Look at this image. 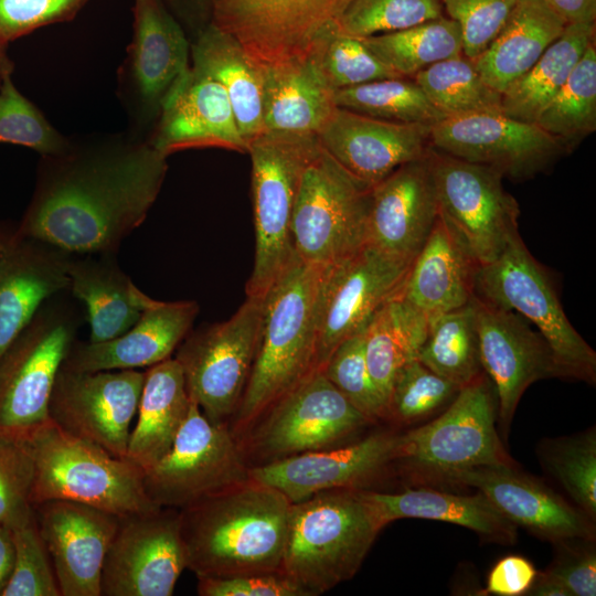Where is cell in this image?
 <instances>
[{
	"label": "cell",
	"mask_w": 596,
	"mask_h": 596,
	"mask_svg": "<svg viewBox=\"0 0 596 596\" xmlns=\"http://www.w3.org/2000/svg\"><path fill=\"white\" fill-rule=\"evenodd\" d=\"M471 302L481 368L493 386L500 424L508 427L525 390L560 373L549 344L524 318L475 294Z\"/></svg>",
	"instance_id": "obj_21"
},
{
	"label": "cell",
	"mask_w": 596,
	"mask_h": 596,
	"mask_svg": "<svg viewBox=\"0 0 596 596\" xmlns=\"http://www.w3.org/2000/svg\"><path fill=\"white\" fill-rule=\"evenodd\" d=\"M190 404L183 372L174 358L148 368L127 459L145 472L156 465L172 447Z\"/></svg>",
	"instance_id": "obj_34"
},
{
	"label": "cell",
	"mask_w": 596,
	"mask_h": 596,
	"mask_svg": "<svg viewBox=\"0 0 596 596\" xmlns=\"http://www.w3.org/2000/svg\"><path fill=\"white\" fill-rule=\"evenodd\" d=\"M87 0H0V40L9 44L34 30L76 17Z\"/></svg>",
	"instance_id": "obj_53"
},
{
	"label": "cell",
	"mask_w": 596,
	"mask_h": 596,
	"mask_svg": "<svg viewBox=\"0 0 596 596\" xmlns=\"http://www.w3.org/2000/svg\"><path fill=\"white\" fill-rule=\"evenodd\" d=\"M592 541L567 539L554 542L556 554L542 573L562 585L568 596L596 595V553Z\"/></svg>",
	"instance_id": "obj_54"
},
{
	"label": "cell",
	"mask_w": 596,
	"mask_h": 596,
	"mask_svg": "<svg viewBox=\"0 0 596 596\" xmlns=\"http://www.w3.org/2000/svg\"><path fill=\"white\" fill-rule=\"evenodd\" d=\"M185 568L179 510L123 517L105 556L100 596H171Z\"/></svg>",
	"instance_id": "obj_18"
},
{
	"label": "cell",
	"mask_w": 596,
	"mask_h": 596,
	"mask_svg": "<svg viewBox=\"0 0 596 596\" xmlns=\"http://www.w3.org/2000/svg\"><path fill=\"white\" fill-rule=\"evenodd\" d=\"M192 65L225 89L240 132L248 143L264 131L263 70L230 33L210 22L191 43Z\"/></svg>",
	"instance_id": "obj_35"
},
{
	"label": "cell",
	"mask_w": 596,
	"mask_h": 596,
	"mask_svg": "<svg viewBox=\"0 0 596 596\" xmlns=\"http://www.w3.org/2000/svg\"><path fill=\"white\" fill-rule=\"evenodd\" d=\"M417 360L460 387L483 372L471 299L460 308L428 318L427 334Z\"/></svg>",
	"instance_id": "obj_40"
},
{
	"label": "cell",
	"mask_w": 596,
	"mask_h": 596,
	"mask_svg": "<svg viewBox=\"0 0 596 596\" xmlns=\"http://www.w3.org/2000/svg\"><path fill=\"white\" fill-rule=\"evenodd\" d=\"M359 490H327L290 504L281 570L308 596L351 579L383 529Z\"/></svg>",
	"instance_id": "obj_4"
},
{
	"label": "cell",
	"mask_w": 596,
	"mask_h": 596,
	"mask_svg": "<svg viewBox=\"0 0 596 596\" xmlns=\"http://www.w3.org/2000/svg\"><path fill=\"white\" fill-rule=\"evenodd\" d=\"M147 140L167 157L206 147L248 150L225 89L193 65L168 94Z\"/></svg>",
	"instance_id": "obj_26"
},
{
	"label": "cell",
	"mask_w": 596,
	"mask_h": 596,
	"mask_svg": "<svg viewBox=\"0 0 596 596\" xmlns=\"http://www.w3.org/2000/svg\"><path fill=\"white\" fill-rule=\"evenodd\" d=\"M34 460L31 502L68 500L119 518L158 509L145 488V471L126 458L76 437L52 421L29 437Z\"/></svg>",
	"instance_id": "obj_5"
},
{
	"label": "cell",
	"mask_w": 596,
	"mask_h": 596,
	"mask_svg": "<svg viewBox=\"0 0 596 596\" xmlns=\"http://www.w3.org/2000/svg\"><path fill=\"white\" fill-rule=\"evenodd\" d=\"M460 386L433 372L417 359L397 373L387 403V416L413 422L451 401Z\"/></svg>",
	"instance_id": "obj_51"
},
{
	"label": "cell",
	"mask_w": 596,
	"mask_h": 596,
	"mask_svg": "<svg viewBox=\"0 0 596 596\" xmlns=\"http://www.w3.org/2000/svg\"><path fill=\"white\" fill-rule=\"evenodd\" d=\"M476 268L438 216L398 296L428 318L460 308L473 296Z\"/></svg>",
	"instance_id": "obj_30"
},
{
	"label": "cell",
	"mask_w": 596,
	"mask_h": 596,
	"mask_svg": "<svg viewBox=\"0 0 596 596\" xmlns=\"http://www.w3.org/2000/svg\"><path fill=\"white\" fill-rule=\"evenodd\" d=\"M535 124L568 153L596 129V46L590 43Z\"/></svg>",
	"instance_id": "obj_41"
},
{
	"label": "cell",
	"mask_w": 596,
	"mask_h": 596,
	"mask_svg": "<svg viewBox=\"0 0 596 596\" xmlns=\"http://www.w3.org/2000/svg\"><path fill=\"white\" fill-rule=\"evenodd\" d=\"M34 513L61 596H100L102 570L119 517L68 500L41 502Z\"/></svg>",
	"instance_id": "obj_23"
},
{
	"label": "cell",
	"mask_w": 596,
	"mask_h": 596,
	"mask_svg": "<svg viewBox=\"0 0 596 596\" xmlns=\"http://www.w3.org/2000/svg\"><path fill=\"white\" fill-rule=\"evenodd\" d=\"M317 136L324 151L370 185L404 163L425 158L432 147L430 126L382 120L341 107Z\"/></svg>",
	"instance_id": "obj_25"
},
{
	"label": "cell",
	"mask_w": 596,
	"mask_h": 596,
	"mask_svg": "<svg viewBox=\"0 0 596 596\" xmlns=\"http://www.w3.org/2000/svg\"><path fill=\"white\" fill-rule=\"evenodd\" d=\"M309 60L332 91L402 77L382 63L361 38L341 31L334 33Z\"/></svg>",
	"instance_id": "obj_47"
},
{
	"label": "cell",
	"mask_w": 596,
	"mask_h": 596,
	"mask_svg": "<svg viewBox=\"0 0 596 596\" xmlns=\"http://www.w3.org/2000/svg\"><path fill=\"white\" fill-rule=\"evenodd\" d=\"M263 297L246 300L227 320L189 332L174 359L188 394L209 421L227 424L240 405L256 356Z\"/></svg>",
	"instance_id": "obj_13"
},
{
	"label": "cell",
	"mask_w": 596,
	"mask_h": 596,
	"mask_svg": "<svg viewBox=\"0 0 596 596\" xmlns=\"http://www.w3.org/2000/svg\"><path fill=\"white\" fill-rule=\"evenodd\" d=\"M72 254L14 232L0 236V359L45 300L68 290Z\"/></svg>",
	"instance_id": "obj_28"
},
{
	"label": "cell",
	"mask_w": 596,
	"mask_h": 596,
	"mask_svg": "<svg viewBox=\"0 0 596 596\" xmlns=\"http://www.w3.org/2000/svg\"><path fill=\"white\" fill-rule=\"evenodd\" d=\"M370 423L322 371L315 370L272 404L237 440L242 453L246 450L263 465L339 446Z\"/></svg>",
	"instance_id": "obj_11"
},
{
	"label": "cell",
	"mask_w": 596,
	"mask_h": 596,
	"mask_svg": "<svg viewBox=\"0 0 596 596\" xmlns=\"http://www.w3.org/2000/svg\"><path fill=\"white\" fill-rule=\"evenodd\" d=\"M33 479L29 438L0 434V524L12 529L33 518Z\"/></svg>",
	"instance_id": "obj_49"
},
{
	"label": "cell",
	"mask_w": 596,
	"mask_h": 596,
	"mask_svg": "<svg viewBox=\"0 0 596 596\" xmlns=\"http://www.w3.org/2000/svg\"><path fill=\"white\" fill-rule=\"evenodd\" d=\"M0 143L23 146L42 156H52L66 150L71 140L18 91L10 75L0 84Z\"/></svg>",
	"instance_id": "obj_46"
},
{
	"label": "cell",
	"mask_w": 596,
	"mask_h": 596,
	"mask_svg": "<svg viewBox=\"0 0 596 596\" xmlns=\"http://www.w3.org/2000/svg\"><path fill=\"white\" fill-rule=\"evenodd\" d=\"M291 502L249 477L179 510L187 568L196 577L279 572Z\"/></svg>",
	"instance_id": "obj_2"
},
{
	"label": "cell",
	"mask_w": 596,
	"mask_h": 596,
	"mask_svg": "<svg viewBox=\"0 0 596 596\" xmlns=\"http://www.w3.org/2000/svg\"><path fill=\"white\" fill-rule=\"evenodd\" d=\"M438 217V202L428 160L395 169L372 187L366 244L413 262Z\"/></svg>",
	"instance_id": "obj_27"
},
{
	"label": "cell",
	"mask_w": 596,
	"mask_h": 596,
	"mask_svg": "<svg viewBox=\"0 0 596 596\" xmlns=\"http://www.w3.org/2000/svg\"><path fill=\"white\" fill-rule=\"evenodd\" d=\"M473 294L533 324L549 344L560 377L595 383L596 352L567 319L546 270L520 234L494 260L477 266Z\"/></svg>",
	"instance_id": "obj_7"
},
{
	"label": "cell",
	"mask_w": 596,
	"mask_h": 596,
	"mask_svg": "<svg viewBox=\"0 0 596 596\" xmlns=\"http://www.w3.org/2000/svg\"><path fill=\"white\" fill-rule=\"evenodd\" d=\"M565 26L545 0H518L494 40L471 62L487 84L502 94L535 64Z\"/></svg>",
	"instance_id": "obj_33"
},
{
	"label": "cell",
	"mask_w": 596,
	"mask_h": 596,
	"mask_svg": "<svg viewBox=\"0 0 596 596\" xmlns=\"http://www.w3.org/2000/svg\"><path fill=\"white\" fill-rule=\"evenodd\" d=\"M552 10L565 22L595 23L596 0H545Z\"/></svg>",
	"instance_id": "obj_58"
},
{
	"label": "cell",
	"mask_w": 596,
	"mask_h": 596,
	"mask_svg": "<svg viewBox=\"0 0 596 596\" xmlns=\"http://www.w3.org/2000/svg\"><path fill=\"white\" fill-rule=\"evenodd\" d=\"M249 466L227 424L212 423L191 400L170 450L145 472L159 508L180 510L249 479Z\"/></svg>",
	"instance_id": "obj_15"
},
{
	"label": "cell",
	"mask_w": 596,
	"mask_h": 596,
	"mask_svg": "<svg viewBox=\"0 0 596 596\" xmlns=\"http://www.w3.org/2000/svg\"><path fill=\"white\" fill-rule=\"evenodd\" d=\"M411 264L366 244L328 267L316 370H321L336 347L362 330L375 311L400 291Z\"/></svg>",
	"instance_id": "obj_20"
},
{
	"label": "cell",
	"mask_w": 596,
	"mask_h": 596,
	"mask_svg": "<svg viewBox=\"0 0 596 596\" xmlns=\"http://www.w3.org/2000/svg\"><path fill=\"white\" fill-rule=\"evenodd\" d=\"M366 47L402 77L462 55L459 24L444 15L395 32L361 38Z\"/></svg>",
	"instance_id": "obj_39"
},
{
	"label": "cell",
	"mask_w": 596,
	"mask_h": 596,
	"mask_svg": "<svg viewBox=\"0 0 596 596\" xmlns=\"http://www.w3.org/2000/svg\"><path fill=\"white\" fill-rule=\"evenodd\" d=\"M143 381L139 370L77 372L62 366L50 398V418L68 434L127 459Z\"/></svg>",
	"instance_id": "obj_17"
},
{
	"label": "cell",
	"mask_w": 596,
	"mask_h": 596,
	"mask_svg": "<svg viewBox=\"0 0 596 596\" xmlns=\"http://www.w3.org/2000/svg\"><path fill=\"white\" fill-rule=\"evenodd\" d=\"M8 44L0 40V84L7 77L12 75L14 64L7 52Z\"/></svg>",
	"instance_id": "obj_60"
},
{
	"label": "cell",
	"mask_w": 596,
	"mask_h": 596,
	"mask_svg": "<svg viewBox=\"0 0 596 596\" xmlns=\"http://www.w3.org/2000/svg\"><path fill=\"white\" fill-rule=\"evenodd\" d=\"M14 561V546L11 530L0 524V595L11 576Z\"/></svg>",
	"instance_id": "obj_59"
},
{
	"label": "cell",
	"mask_w": 596,
	"mask_h": 596,
	"mask_svg": "<svg viewBox=\"0 0 596 596\" xmlns=\"http://www.w3.org/2000/svg\"><path fill=\"white\" fill-rule=\"evenodd\" d=\"M316 134L263 131L248 142L255 257L246 296L264 297L295 257L291 217L302 174L319 153Z\"/></svg>",
	"instance_id": "obj_6"
},
{
	"label": "cell",
	"mask_w": 596,
	"mask_h": 596,
	"mask_svg": "<svg viewBox=\"0 0 596 596\" xmlns=\"http://www.w3.org/2000/svg\"><path fill=\"white\" fill-rule=\"evenodd\" d=\"M364 328L338 344L320 371L372 423L387 417V408L368 370Z\"/></svg>",
	"instance_id": "obj_45"
},
{
	"label": "cell",
	"mask_w": 596,
	"mask_h": 596,
	"mask_svg": "<svg viewBox=\"0 0 596 596\" xmlns=\"http://www.w3.org/2000/svg\"><path fill=\"white\" fill-rule=\"evenodd\" d=\"M110 255L72 257L68 267V290L86 308L91 342L123 334L152 299L134 285Z\"/></svg>",
	"instance_id": "obj_31"
},
{
	"label": "cell",
	"mask_w": 596,
	"mask_h": 596,
	"mask_svg": "<svg viewBox=\"0 0 596 596\" xmlns=\"http://www.w3.org/2000/svg\"><path fill=\"white\" fill-rule=\"evenodd\" d=\"M167 170V156L131 134L71 141L42 156L14 233L72 255L114 254L146 220Z\"/></svg>",
	"instance_id": "obj_1"
},
{
	"label": "cell",
	"mask_w": 596,
	"mask_h": 596,
	"mask_svg": "<svg viewBox=\"0 0 596 596\" xmlns=\"http://www.w3.org/2000/svg\"><path fill=\"white\" fill-rule=\"evenodd\" d=\"M449 18L461 31L462 54L479 56L494 40L518 0H441Z\"/></svg>",
	"instance_id": "obj_52"
},
{
	"label": "cell",
	"mask_w": 596,
	"mask_h": 596,
	"mask_svg": "<svg viewBox=\"0 0 596 596\" xmlns=\"http://www.w3.org/2000/svg\"><path fill=\"white\" fill-rule=\"evenodd\" d=\"M372 187L321 147L302 174L292 211L296 256L329 267L366 245Z\"/></svg>",
	"instance_id": "obj_9"
},
{
	"label": "cell",
	"mask_w": 596,
	"mask_h": 596,
	"mask_svg": "<svg viewBox=\"0 0 596 596\" xmlns=\"http://www.w3.org/2000/svg\"><path fill=\"white\" fill-rule=\"evenodd\" d=\"M262 70L264 131L317 135L337 106L334 91L323 82L313 62L289 61Z\"/></svg>",
	"instance_id": "obj_36"
},
{
	"label": "cell",
	"mask_w": 596,
	"mask_h": 596,
	"mask_svg": "<svg viewBox=\"0 0 596 596\" xmlns=\"http://www.w3.org/2000/svg\"><path fill=\"white\" fill-rule=\"evenodd\" d=\"M162 2L180 23L182 20H194L201 31L211 22L213 0H162Z\"/></svg>",
	"instance_id": "obj_57"
},
{
	"label": "cell",
	"mask_w": 596,
	"mask_h": 596,
	"mask_svg": "<svg viewBox=\"0 0 596 596\" xmlns=\"http://www.w3.org/2000/svg\"><path fill=\"white\" fill-rule=\"evenodd\" d=\"M593 42L595 23L566 24L535 64L501 94V111L517 120L535 123Z\"/></svg>",
	"instance_id": "obj_38"
},
{
	"label": "cell",
	"mask_w": 596,
	"mask_h": 596,
	"mask_svg": "<svg viewBox=\"0 0 596 596\" xmlns=\"http://www.w3.org/2000/svg\"><path fill=\"white\" fill-rule=\"evenodd\" d=\"M534 565L521 555L499 560L487 577V594L497 596L526 595L538 576Z\"/></svg>",
	"instance_id": "obj_56"
},
{
	"label": "cell",
	"mask_w": 596,
	"mask_h": 596,
	"mask_svg": "<svg viewBox=\"0 0 596 596\" xmlns=\"http://www.w3.org/2000/svg\"><path fill=\"white\" fill-rule=\"evenodd\" d=\"M351 0H213L211 22L257 64L311 58L339 31Z\"/></svg>",
	"instance_id": "obj_14"
},
{
	"label": "cell",
	"mask_w": 596,
	"mask_h": 596,
	"mask_svg": "<svg viewBox=\"0 0 596 596\" xmlns=\"http://www.w3.org/2000/svg\"><path fill=\"white\" fill-rule=\"evenodd\" d=\"M443 15L439 0H351L339 31L356 38L400 31Z\"/></svg>",
	"instance_id": "obj_48"
},
{
	"label": "cell",
	"mask_w": 596,
	"mask_h": 596,
	"mask_svg": "<svg viewBox=\"0 0 596 596\" xmlns=\"http://www.w3.org/2000/svg\"><path fill=\"white\" fill-rule=\"evenodd\" d=\"M327 270L295 255L264 295L256 356L232 417L235 437L316 370Z\"/></svg>",
	"instance_id": "obj_3"
},
{
	"label": "cell",
	"mask_w": 596,
	"mask_h": 596,
	"mask_svg": "<svg viewBox=\"0 0 596 596\" xmlns=\"http://www.w3.org/2000/svg\"><path fill=\"white\" fill-rule=\"evenodd\" d=\"M198 312L195 301L151 299L123 334L102 342H74L62 366L77 372L150 368L171 358Z\"/></svg>",
	"instance_id": "obj_29"
},
{
	"label": "cell",
	"mask_w": 596,
	"mask_h": 596,
	"mask_svg": "<svg viewBox=\"0 0 596 596\" xmlns=\"http://www.w3.org/2000/svg\"><path fill=\"white\" fill-rule=\"evenodd\" d=\"M440 479L476 488L514 525L541 539L553 543L594 540L592 519L512 465L478 466L448 472Z\"/></svg>",
	"instance_id": "obj_24"
},
{
	"label": "cell",
	"mask_w": 596,
	"mask_h": 596,
	"mask_svg": "<svg viewBox=\"0 0 596 596\" xmlns=\"http://www.w3.org/2000/svg\"><path fill=\"white\" fill-rule=\"evenodd\" d=\"M428 329V317L398 296L383 304L364 328L369 373L386 408L398 371L417 359Z\"/></svg>",
	"instance_id": "obj_37"
},
{
	"label": "cell",
	"mask_w": 596,
	"mask_h": 596,
	"mask_svg": "<svg viewBox=\"0 0 596 596\" xmlns=\"http://www.w3.org/2000/svg\"><path fill=\"white\" fill-rule=\"evenodd\" d=\"M62 292L43 302L0 359V434L29 437L51 421L53 386L79 326Z\"/></svg>",
	"instance_id": "obj_8"
},
{
	"label": "cell",
	"mask_w": 596,
	"mask_h": 596,
	"mask_svg": "<svg viewBox=\"0 0 596 596\" xmlns=\"http://www.w3.org/2000/svg\"><path fill=\"white\" fill-rule=\"evenodd\" d=\"M428 160L438 216L477 266L494 260L519 234L520 207L504 189L503 175L433 147Z\"/></svg>",
	"instance_id": "obj_10"
},
{
	"label": "cell",
	"mask_w": 596,
	"mask_h": 596,
	"mask_svg": "<svg viewBox=\"0 0 596 596\" xmlns=\"http://www.w3.org/2000/svg\"><path fill=\"white\" fill-rule=\"evenodd\" d=\"M413 79L445 117L501 111L502 95L487 84L464 54L437 62Z\"/></svg>",
	"instance_id": "obj_42"
},
{
	"label": "cell",
	"mask_w": 596,
	"mask_h": 596,
	"mask_svg": "<svg viewBox=\"0 0 596 596\" xmlns=\"http://www.w3.org/2000/svg\"><path fill=\"white\" fill-rule=\"evenodd\" d=\"M337 107L373 118L434 126L446 118L427 99L414 79L385 78L333 92Z\"/></svg>",
	"instance_id": "obj_43"
},
{
	"label": "cell",
	"mask_w": 596,
	"mask_h": 596,
	"mask_svg": "<svg viewBox=\"0 0 596 596\" xmlns=\"http://www.w3.org/2000/svg\"><path fill=\"white\" fill-rule=\"evenodd\" d=\"M200 596H308L283 571L230 577H198Z\"/></svg>",
	"instance_id": "obj_55"
},
{
	"label": "cell",
	"mask_w": 596,
	"mask_h": 596,
	"mask_svg": "<svg viewBox=\"0 0 596 596\" xmlns=\"http://www.w3.org/2000/svg\"><path fill=\"white\" fill-rule=\"evenodd\" d=\"M430 146L515 180L547 170L567 153L535 123L517 120L502 111L446 117L430 127Z\"/></svg>",
	"instance_id": "obj_19"
},
{
	"label": "cell",
	"mask_w": 596,
	"mask_h": 596,
	"mask_svg": "<svg viewBox=\"0 0 596 596\" xmlns=\"http://www.w3.org/2000/svg\"><path fill=\"white\" fill-rule=\"evenodd\" d=\"M10 530L14 561L11 576L1 596H61L35 513L29 521Z\"/></svg>",
	"instance_id": "obj_50"
},
{
	"label": "cell",
	"mask_w": 596,
	"mask_h": 596,
	"mask_svg": "<svg viewBox=\"0 0 596 596\" xmlns=\"http://www.w3.org/2000/svg\"><path fill=\"white\" fill-rule=\"evenodd\" d=\"M134 35L118 72V95L141 138L160 116L173 86L188 73L191 43L181 23L162 0H135ZM156 126V125H155Z\"/></svg>",
	"instance_id": "obj_16"
},
{
	"label": "cell",
	"mask_w": 596,
	"mask_h": 596,
	"mask_svg": "<svg viewBox=\"0 0 596 596\" xmlns=\"http://www.w3.org/2000/svg\"><path fill=\"white\" fill-rule=\"evenodd\" d=\"M496 401L482 372L460 387L440 416L400 435L396 461L439 479L478 466L512 465L496 430Z\"/></svg>",
	"instance_id": "obj_12"
},
{
	"label": "cell",
	"mask_w": 596,
	"mask_h": 596,
	"mask_svg": "<svg viewBox=\"0 0 596 596\" xmlns=\"http://www.w3.org/2000/svg\"><path fill=\"white\" fill-rule=\"evenodd\" d=\"M398 434L379 432L344 446L251 466L249 477L291 503L334 489H363L397 459Z\"/></svg>",
	"instance_id": "obj_22"
},
{
	"label": "cell",
	"mask_w": 596,
	"mask_h": 596,
	"mask_svg": "<svg viewBox=\"0 0 596 596\" xmlns=\"http://www.w3.org/2000/svg\"><path fill=\"white\" fill-rule=\"evenodd\" d=\"M359 493L382 528L398 519L415 518L460 525L503 544L513 543L517 536V525L479 491L461 496L432 489H406L397 493L360 489Z\"/></svg>",
	"instance_id": "obj_32"
},
{
	"label": "cell",
	"mask_w": 596,
	"mask_h": 596,
	"mask_svg": "<svg viewBox=\"0 0 596 596\" xmlns=\"http://www.w3.org/2000/svg\"><path fill=\"white\" fill-rule=\"evenodd\" d=\"M540 457L549 472L589 519L596 517V433L549 439Z\"/></svg>",
	"instance_id": "obj_44"
}]
</instances>
